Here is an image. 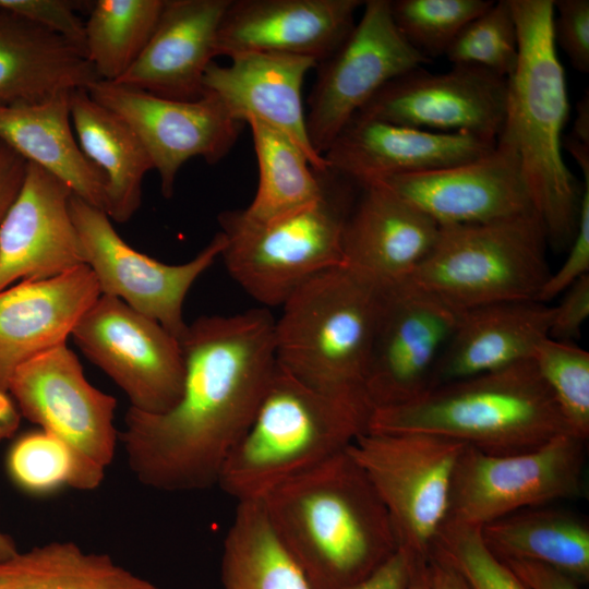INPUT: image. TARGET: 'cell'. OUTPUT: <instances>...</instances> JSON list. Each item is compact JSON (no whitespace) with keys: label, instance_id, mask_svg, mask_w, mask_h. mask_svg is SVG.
I'll use <instances>...</instances> for the list:
<instances>
[{"label":"cell","instance_id":"48","mask_svg":"<svg viewBox=\"0 0 589 589\" xmlns=\"http://www.w3.org/2000/svg\"><path fill=\"white\" fill-rule=\"evenodd\" d=\"M21 417L10 394L0 389V442L14 434Z\"/></svg>","mask_w":589,"mask_h":589},{"label":"cell","instance_id":"38","mask_svg":"<svg viewBox=\"0 0 589 589\" xmlns=\"http://www.w3.org/2000/svg\"><path fill=\"white\" fill-rule=\"evenodd\" d=\"M532 360L570 434L589 436V352L572 342L544 339Z\"/></svg>","mask_w":589,"mask_h":589},{"label":"cell","instance_id":"46","mask_svg":"<svg viewBox=\"0 0 589 589\" xmlns=\"http://www.w3.org/2000/svg\"><path fill=\"white\" fill-rule=\"evenodd\" d=\"M529 589H580L579 584L566 574L533 562H504Z\"/></svg>","mask_w":589,"mask_h":589},{"label":"cell","instance_id":"42","mask_svg":"<svg viewBox=\"0 0 589 589\" xmlns=\"http://www.w3.org/2000/svg\"><path fill=\"white\" fill-rule=\"evenodd\" d=\"M553 34L556 46L568 57L573 68L589 72V1H554Z\"/></svg>","mask_w":589,"mask_h":589},{"label":"cell","instance_id":"41","mask_svg":"<svg viewBox=\"0 0 589 589\" xmlns=\"http://www.w3.org/2000/svg\"><path fill=\"white\" fill-rule=\"evenodd\" d=\"M585 184L581 189L578 223L568 254L561 267L544 281L537 301L545 303L563 293L589 271V170L582 171Z\"/></svg>","mask_w":589,"mask_h":589},{"label":"cell","instance_id":"20","mask_svg":"<svg viewBox=\"0 0 589 589\" xmlns=\"http://www.w3.org/2000/svg\"><path fill=\"white\" fill-rule=\"evenodd\" d=\"M496 141L354 116L323 157L330 170L364 187L393 176L474 160L490 153Z\"/></svg>","mask_w":589,"mask_h":589},{"label":"cell","instance_id":"35","mask_svg":"<svg viewBox=\"0 0 589 589\" xmlns=\"http://www.w3.org/2000/svg\"><path fill=\"white\" fill-rule=\"evenodd\" d=\"M8 470L23 491L50 495L61 488L96 489L105 473L87 466L60 438L44 430L21 436L10 448Z\"/></svg>","mask_w":589,"mask_h":589},{"label":"cell","instance_id":"14","mask_svg":"<svg viewBox=\"0 0 589 589\" xmlns=\"http://www.w3.org/2000/svg\"><path fill=\"white\" fill-rule=\"evenodd\" d=\"M87 91L135 132L158 172L166 199L173 195L183 164L193 157L208 164L220 161L233 147L242 125L208 91L194 100H176L101 80Z\"/></svg>","mask_w":589,"mask_h":589},{"label":"cell","instance_id":"50","mask_svg":"<svg viewBox=\"0 0 589 589\" xmlns=\"http://www.w3.org/2000/svg\"><path fill=\"white\" fill-rule=\"evenodd\" d=\"M408 589H432L429 577L428 560H421L419 562Z\"/></svg>","mask_w":589,"mask_h":589},{"label":"cell","instance_id":"29","mask_svg":"<svg viewBox=\"0 0 589 589\" xmlns=\"http://www.w3.org/2000/svg\"><path fill=\"white\" fill-rule=\"evenodd\" d=\"M70 112L79 145L106 179V213L124 224L141 205L142 183L154 169L132 128L115 111L96 101L87 88L70 93Z\"/></svg>","mask_w":589,"mask_h":589},{"label":"cell","instance_id":"8","mask_svg":"<svg viewBox=\"0 0 589 589\" xmlns=\"http://www.w3.org/2000/svg\"><path fill=\"white\" fill-rule=\"evenodd\" d=\"M548 238L536 214L440 226L435 244L407 279L450 308L537 301L551 274Z\"/></svg>","mask_w":589,"mask_h":589},{"label":"cell","instance_id":"9","mask_svg":"<svg viewBox=\"0 0 589 589\" xmlns=\"http://www.w3.org/2000/svg\"><path fill=\"white\" fill-rule=\"evenodd\" d=\"M466 445L440 435L366 431L348 452L385 505L400 546L428 560L447 520L454 471Z\"/></svg>","mask_w":589,"mask_h":589},{"label":"cell","instance_id":"31","mask_svg":"<svg viewBox=\"0 0 589 589\" xmlns=\"http://www.w3.org/2000/svg\"><path fill=\"white\" fill-rule=\"evenodd\" d=\"M252 132L259 166L254 199L241 218L265 223L298 211L320 200L327 188L330 170L316 171L302 149L283 132L257 120L245 122Z\"/></svg>","mask_w":589,"mask_h":589},{"label":"cell","instance_id":"21","mask_svg":"<svg viewBox=\"0 0 589 589\" xmlns=\"http://www.w3.org/2000/svg\"><path fill=\"white\" fill-rule=\"evenodd\" d=\"M361 0H231L216 39V57L274 52L329 57L354 26Z\"/></svg>","mask_w":589,"mask_h":589},{"label":"cell","instance_id":"6","mask_svg":"<svg viewBox=\"0 0 589 589\" xmlns=\"http://www.w3.org/2000/svg\"><path fill=\"white\" fill-rule=\"evenodd\" d=\"M384 288L346 265L306 281L275 320L277 364L320 392L372 408L364 380Z\"/></svg>","mask_w":589,"mask_h":589},{"label":"cell","instance_id":"30","mask_svg":"<svg viewBox=\"0 0 589 589\" xmlns=\"http://www.w3.org/2000/svg\"><path fill=\"white\" fill-rule=\"evenodd\" d=\"M488 549L501 561L553 567L579 585L589 580V526L566 510L542 506L517 510L481 527Z\"/></svg>","mask_w":589,"mask_h":589},{"label":"cell","instance_id":"7","mask_svg":"<svg viewBox=\"0 0 589 589\" xmlns=\"http://www.w3.org/2000/svg\"><path fill=\"white\" fill-rule=\"evenodd\" d=\"M357 188L330 170L324 195L292 213L265 223L221 213L220 257L230 276L257 302L276 306L316 275L344 265V230Z\"/></svg>","mask_w":589,"mask_h":589},{"label":"cell","instance_id":"10","mask_svg":"<svg viewBox=\"0 0 589 589\" xmlns=\"http://www.w3.org/2000/svg\"><path fill=\"white\" fill-rule=\"evenodd\" d=\"M585 459L586 440L570 433L512 455L466 445L454 471L446 521L482 527L520 509L578 497Z\"/></svg>","mask_w":589,"mask_h":589},{"label":"cell","instance_id":"4","mask_svg":"<svg viewBox=\"0 0 589 589\" xmlns=\"http://www.w3.org/2000/svg\"><path fill=\"white\" fill-rule=\"evenodd\" d=\"M368 431L435 434L491 455L527 453L569 433L532 359L376 408Z\"/></svg>","mask_w":589,"mask_h":589},{"label":"cell","instance_id":"18","mask_svg":"<svg viewBox=\"0 0 589 589\" xmlns=\"http://www.w3.org/2000/svg\"><path fill=\"white\" fill-rule=\"evenodd\" d=\"M375 183L440 226L490 223L534 212L516 147L503 133L490 153L474 160Z\"/></svg>","mask_w":589,"mask_h":589},{"label":"cell","instance_id":"39","mask_svg":"<svg viewBox=\"0 0 589 589\" xmlns=\"http://www.w3.org/2000/svg\"><path fill=\"white\" fill-rule=\"evenodd\" d=\"M430 555L453 566L470 589H529L488 549L481 527L446 521Z\"/></svg>","mask_w":589,"mask_h":589},{"label":"cell","instance_id":"13","mask_svg":"<svg viewBox=\"0 0 589 589\" xmlns=\"http://www.w3.org/2000/svg\"><path fill=\"white\" fill-rule=\"evenodd\" d=\"M70 213L101 294L125 302L158 322L179 340L188 324L184 299L195 280L220 256L225 236L217 232L191 261L166 264L130 247L116 231L107 213L72 194Z\"/></svg>","mask_w":589,"mask_h":589},{"label":"cell","instance_id":"45","mask_svg":"<svg viewBox=\"0 0 589 589\" xmlns=\"http://www.w3.org/2000/svg\"><path fill=\"white\" fill-rule=\"evenodd\" d=\"M26 166L27 161L0 139V228L22 188Z\"/></svg>","mask_w":589,"mask_h":589},{"label":"cell","instance_id":"19","mask_svg":"<svg viewBox=\"0 0 589 589\" xmlns=\"http://www.w3.org/2000/svg\"><path fill=\"white\" fill-rule=\"evenodd\" d=\"M72 194L60 179L27 163L22 188L0 228V291L85 264L69 207Z\"/></svg>","mask_w":589,"mask_h":589},{"label":"cell","instance_id":"16","mask_svg":"<svg viewBox=\"0 0 589 589\" xmlns=\"http://www.w3.org/2000/svg\"><path fill=\"white\" fill-rule=\"evenodd\" d=\"M458 313L407 280L385 285L364 380L373 410L408 402L430 387Z\"/></svg>","mask_w":589,"mask_h":589},{"label":"cell","instance_id":"1","mask_svg":"<svg viewBox=\"0 0 589 589\" xmlns=\"http://www.w3.org/2000/svg\"><path fill=\"white\" fill-rule=\"evenodd\" d=\"M275 320L265 308L196 318L180 339L184 382L164 413L130 407L120 440L131 471L152 489L189 492L218 483L275 372Z\"/></svg>","mask_w":589,"mask_h":589},{"label":"cell","instance_id":"27","mask_svg":"<svg viewBox=\"0 0 589 589\" xmlns=\"http://www.w3.org/2000/svg\"><path fill=\"white\" fill-rule=\"evenodd\" d=\"M98 80L86 57L68 40L0 10V106L39 103Z\"/></svg>","mask_w":589,"mask_h":589},{"label":"cell","instance_id":"36","mask_svg":"<svg viewBox=\"0 0 589 589\" xmlns=\"http://www.w3.org/2000/svg\"><path fill=\"white\" fill-rule=\"evenodd\" d=\"M491 0H395L390 12L407 43L424 58L445 56L458 33L489 9Z\"/></svg>","mask_w":589,"mask_h":589},{"label":"cell","instance_id":"37","mask_svg":"<svg viewBox=\"0 0 589 589\" xmlns=\"http://www.w3.org/2000/svg\"><path fill=\"white\" fill-rule=\"evenodd\" d=\"M518 32L509 0H500L470 21L445 57L454 65H476L508 79L518 62Z\"/></svg>","mask_w":589,"mask_h":589},{"label":"cell","instance_id":"17","mask_svg":"<svg viewBox=\"0 0 589 589\" xmlns=\"http://www.w3.org/2000/svg\"><path fill=\"white\" fill-rule=\"evenodd\" d=\"M508 81L476 65L432 73L422 67L394 79L356 115L440 133L497 140L506 117Z\"/></svg>","mask_w":589,"mask_h":589},{"label":"cell","instance_id":"2","mask_svg":"<svg viewBox=\"0 0 589 589\" xmlns=\"http://www.w3.org/2000/svg\"><path fill=\"white\" fill-rule=\"evenodd\" d=\"M260 502L311 589H348L400 548L385 505L348 448Z\"/></svg>","mask_w":589,"mask_h":589},{"label":"cell","instance_id":"28","mask_svg":"<svg viewBox=\"0 0 589 589\" xmlns=\"http://www.w3.org/2000/svg\"><path fill=\"white\" fill-rule=\"evenodd\" d=\"M71 92L39 103L0 106V139L27 163L60 179L74 195L106 212V179L79 145Z\"/></svg>","mask_w":589,"mask_h":589},{"label":"cell","instance_id":"33","mask_svg":"<svg viewBox=\"0 0 589 589\" xmlns=\"http://www.w3.org/2000/svg\"><path fill=\"white\" fill-rule=\"evenodd\" d=\"M221 589H311L260 501L238 502L224 542Z\"/></svg>","mask_w":589,"mask_h":589},{"label":"cell","instance_id":"51","mask_svg":"<svg viewBox=\"0 0 589 589\" xmlns=\"http://www.w3.org/2000/svg\"><path fill=\"white\" fill-rule=\"evenodd\" d=\"M19 553L14 540L0 530V563L11 558Z\"/></svg>","mask_w":589,"mask_h":589},{"label":"cell","instance_id":"24","mask_svg":"<svg viewBox=\"0 0 589 589\" xmlns=\"http://www.w3.org/2000/svg\"><path fill=\"white\" fill-rule=\"evenodd\" d=\"M231 0H165L156 28L132 67L115 83L164 98L194 100L216 57L217 33Z\"/></svg>","mask_w":589,"mask_h":589},{"label":"cell","instance_id":"25","mask_svg":"<svg viewBox=\"0 0 589 589\" xmlns=\"http://www.w3.org/2000/svg\"><path fill=\"white\" fill-rule=\"evenodd\" d=\"M360 191L344 230V265L382 285L407 280L431 252L440 225L382 184Z\"/></svg>","mask_w":589,"mask_h":589},{"label":"cell","instance_id":"3","mask_svg":"<svg viewBox=\"0 0 589 589\" xmlns=\"http://www.w3.org/2000/svg\"><path fill=\"white\" fill-rule=\"evenodd\" d=\"M518 62L507 79L505 134L515 145L533 209L548 242L562 248L576 233L581 190L562 155L568 117L565 73L553 34V0H509Z\"/></svg>","mask_w":589,"mask_h":589},{"label":"cell","instance_id":"44","mask_svg":"<svg viewBox=\"0 0 589 589\" xmlns=\"http://www.w3.org/2000/svg\"><path fill=\"white\" fill-rule=\"evenodd\" d=\"M422 558L400 546L380 567L348 589H408Z\"/></svg>","mask_w":589,"mask_h":589},{"label":"cell","instance_id":"34","mask_svg":"<svg viewBox=\"0 0 589 589\" xmlns=\"http://www.w3.org/2000/svg\"><path fill=\"white\" fill-rule=\"evenodd\" d=\"M165 0H97L85 22V56L99 80L118 81L152 37Z\"/></svg>","mask_w":589,"mask_h":589},{"label":"cell","instance_id":"47","mask_svg":"<svg viewBox=\"0 0 589 589\" xmlns=\"http://www.w3.org/2000/svg\"><path fill=\"white\" fill-rule=\"evenodd\" d=\"M428 569L432 589H470L453 566L435 555L428 557Z\"/></svg>","mask_w":589,"mask_h":589},{"label":"cell","instance_id":"32","mask_svg":"<svg viewBox=\"0 0 589 589\" xmlns=\"http://www.w3.org/2000/svg\"><path fill=\"white\" fill-rule=\"evenodd\" d=\"M0 589H158L107 554L53 541L0 563Z\"/></svg>","mask_w":589,"mask_h":589},{"label":"cell","instance_id":"43","mask_svg":"<svg viewBox=\"0 0 589 589\" xmlns=\"http://www.w3.org/2000/svg\"><path fill=\"white\" fill-rule=\"evenodd\" d=\"M589 316V275H585L564 291L561 303L554 306L549 338L572 342L578 338Z\"/></svg>","mask_w":589,"mask_h":589},{"label":"cell","instance_id":"22","mask_svg":"<svg viewBox=\"0 0 589 589\" xmlns=\"http://www.w3.org/2000/svg\"><path fill=\"white\" fill-rule=\"evenodd\" d=\"M230 60L228 65L209 63L204 89L214 93L238 121L257 120L283 132L302 149L313 169L328 170L310 143L302 101L304 77L317 62L274 52H243Z\"/></svg>","mask_w":589,"mask_h":589},{"label":"cell","instance_id":"5","mask_svg":"<svg viewBox=\"0 0 589 589\" xmlns=\"http://www.w3.org/2000/svg\"><path fill=\"white\" fill-rule=\"evenodd\" d=\"M372 411L366 404L320 392L277 364L217 484L237 502L260 501L346 450L368 431Z\"/></svg>","mask_w":589,"mask_h":589},{"label":"cell","instance_id":"23","mask_svg":"<svg viewBox=\"0 0 589 589\" xmlns=\"http://www.w3.org/2000/svg\"><path fill=\"white\" fill-rule=\"evenodd\" d=\"M86 264L59 276L24 280L0 291V389L8 392L14 371L61 345L100 297Z\"/></svg>","mask_w":589,"mask_h":589},{"label":"cell","instance_id":"15","mask_svg":"<svg viewBox=\"0 0 589 589\" xmlns=\"http://www.w3.org/2000/svg\"><path fill=\"white\" fill-rule=\"evenodd\" d=\"M8 392L21 416L105 473L118 438L113 425L117 401L86 380L77 357L65 344L21 364Z\"/></svg>","mask_w":589,"mask_h":589},{"label":"cell","instance_id":"49","mask_svg":"<svg viewBox=\"0 0 589 589\" xmlns=\"http://www.w3.org/2000/svg\"><path fill=\"white\" fill-rule=\"evenodd\" d=\"M567 141L589 146V93L588 91L577 104V112Z\"/></svg>","mask_w":589,"mask_h":589},{"label":"cell","instance_id":"11","mask_svg":"<svg viewBox=\"0 0 589 589\" xmlns=\"http://www.w3.org/2000/svg\"><path fill=\"white\" fill-rule=\"evenodd\" d=\"M363 8L341 45L316 65L305 123L321 156L381 88L430 61L399 33L389 0H368Z\"/></svg>","mask_w":589,"mask_h":589},{"label":"cell","instance_id":"12","mask_svg":"<svg viewBox=\"0 0 589 589\" xmlns=\"http://www.w3.org/2000/svg\"><path fill=\"white\" fill-rule=\"evenodd\" d=\"M71 336L123 390L130 407L164 413L180 399L185 373L180 340L122 300L100 294Z\"/></svg>","mask_w":589,"mask_h":589},{"label":"cell","instance_id":"40","mask_svg":"<svg viewBox=\"0 0 589 589\" xmlns=\"http://www.w3.org/2000/svg\"><path fill=\"white\" fill-rule=\"evenodd\" d=\"M76 8L75 2L68 0H0V10L59 35L85 56V22L77 15Z\"/></svg>","mask_w":589,"mask_h":589},{"label":"cell","instance_id":"26","mask_svg":"<svg viewBox=\"0 0 589 589\" xmlns=\"http://www.w3.org/2000/svg\"><path fill=\"white\" fill-rule=\"evenodd\" d=\"M553 313L554 306L538 301L459 311L429 388L532 359L537 347L549 338Z\"/></svg>","mask_w":589,"mask_h":589}]
</instances>
